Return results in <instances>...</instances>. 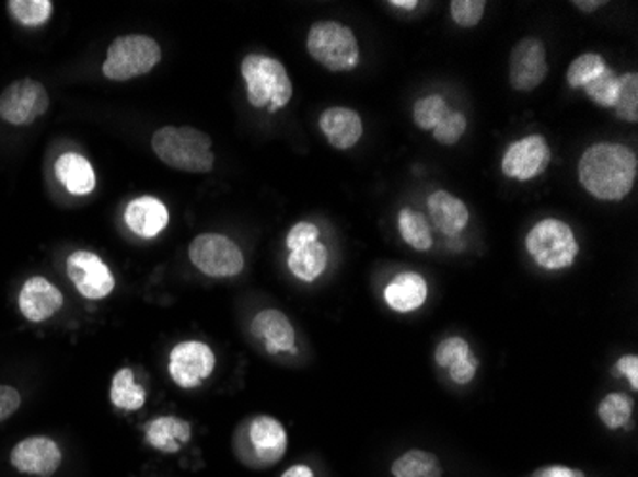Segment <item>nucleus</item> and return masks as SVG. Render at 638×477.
Instances as JSON below:
<instances>
[{
    "label": "nucleus",
    "mask_w": 638,
    "mask_h": 477,
    "mask_svg": "<svg viewBox=\"0 0 638 477\" xmlns=\"http://www.w3.org/2000/svg\"><path fill=\"white\" fill-rule=\"evenodd\" d=\"M579 182L599 201H622L637 179L638 159L624 143H594L581 155Z\"/></svg>",
    "instance_id": "f257e3e1"
},
{
    "label": "nucleus",
    "mask_w": 638,
    "mask_h": 477,
    "mask_svg": "<svg viewBox=\"0 0 638 477\" xmlns=\"http://www.w3.org/2000/svg\"><path fill=\"white\" fill-rule=\"evenodd\" d=\"M151 148L163 163L189 174H207L214 168L209 136L192 127H163L151 138Z\"/></svg>",
    "instance_id": "f03ea898"
},
{
    "label": "nucleus",
    "mask_w": 638,
    "mask_h": 477,
    "mask_svg": "<svg viewBox=\"0 0 638 477\" xmlns=\"http://www.w3.org/2000/svg\"><path fill=\"white\" fill-rule=\"evenodd\" d=\"M241 77L247 84L248 104L270 113L283 109L293 97V82L281 61L264 54H248L241 61Z\"/></svg>",
    "instance_id": "7ed1b4c3"
},
{
    "label": "nucleus",
    "mask_w": 638,
    "mask_h": 477,
    "mask_svg": "<svg viewBox=\"0 0 638 477\" xmlns=\"http://www.w3.org/2000/svg\"><path fill=\"white\" fill-rule=\"evenodd\" d=\"M233 449L241 463L248 468H270L286 456V428L278 418L266 415L248 418L233 435Z\"/></svg>",
    "instance_id": "20e7f679"
},
{
    "label": "nucleus",
    "mask_w": 638,
    "mask_h": 477,
    "mask_svg": "<svg viewBox=\"0 0 638 477\" xmlns=\"http://www.w3.org/2000/svg\"><path fill=\"white\" fill-rule=\"evenodd\" d=\"M527 254L547 271L570 268L579 254L570 225L558 218H545L533 225L526 237Z\"/></svg>",
    "instance_id": "39448f33"
},
{
    "label": "nucleus",
    "mask_w": 638,
    "mask_h": 477,
    "mask_svg": "<svg viewBox=\"0 0 638 477\" xmlns=\"http://www.w3.org/2000/svg\"><path fill=\"white\" fill-rule=\"evenodd\" d=\"M306 48L317 63L335 73L352 71L360 61V46L353 31L330 20L310 27Z\"/></svg>",
    "instance_id": "423d86ee"
},
{
    "label": "nucleus",
    "mask_w": 638,
    "mask_h": 477,
    "mask_svg": "<svg viewBox=\"0 0 638 477\" xmlns=\"http://www.w3.org/2000/svg\"><path fill=\"white\" fill-rule=\"evenodd\" d=\"M161 46L148 35H125L115 38L104 63V75L109 81H130L150 73L161 61Z\"/></svg>",
    "instance_id": "0eeeda50"
},
{
    "label": "nucleus",
    "mask_w": 638,
    "mask_h": 477,
    "mask_svg": "<svg viewBox=\"0 0 638 477\" xmlns=\"http://www.w3.org/2000/svg\"><path fill=\"white\" fill-rule=\"evenodd\" d=\"M189 260L209 277H235L245 268V258L232 238L220 233H204L192 241Z\"/></svg>",
    "instance_id": "6e6552de"
},
{
    "label": "nucleus",
    "mask_w": 638,
    "mask_h": 477,
    "mask_svg": "<svg viewBox=\"0 0 638 477\" xmlns=\"http://www.w3.org/2000/svg\"><path fill=\"white\" fill-rule=\"evenodd\" d=\"M217 367L214 351L205 342L188 340L174 346L169 358V373L173 381L184 389L201 386Z\"/></svg>",
    "instance_id": "1a4fd4ad"
},
{
    "label": "nucleus",
    "mask_w": 638,
    "mask_h": 477,
    "mask_svg": "<svg viewBox=\"0 0 638 477\" xmlns=\"http://www.w3.org/2000/svg\"><path fill=\"white\" fill-rule=\"evenodd\" d=\"M48 94L46 89L37 81L23 79V81L12 82L0 96V117L15 125H31L37 120L43 113L48 109Z\"/></svg>",
    "instance_id": "9d476101"
},
{
    "label": "nucleus",
    "mask_w": 638,
    "mask_h": 477,
    "mask_svg": "<svg viewBox=\"0 0 638 477\" xmlns=\"http://www.w3.org/2000/svg\"><path fill=\"white\" fill-rule=\"evenodd\" d=\"M550 158L553 155L545 136H526L507 148L501 159V171L507 178L530 182L547 171Z\"/></svg>",
    "instance_id": "9b49d317"
},
{
    "label": "nucleus",
    "mask_w": 638,
    "mask_h": 477,
    "mask_svg": "<svg viewBox=\"0 0 638 477\" xmlns=\"http://www.w3.org/2000/svg\"><path fill=\"white\" fill-rule=\"evenodd\" d=\"M68 276L84 299H106L115 289V279L109 268L98 254L89 251H77L69 256Z\"/></svg>",
    "instance_id": "f8f14e48"
},
{
    "label": "nucleus",
    "mask_w": 638,
    "mask_h": 477,
    "mask_svg": "<svg viewBox=\"0 0 638 477\" xmlns=\"http://www.w3.org/2000/svg\"><path fill=\"white\" fill-rule=\"evenodd\" d=\"M548 75L547 50L540 38H522L512 48L511 84L519 92H532Z\"/></svg>",
    "instance_id": "ddd939ff"
},
{
    "label": "nucleus",
    "mask_w": 638,
    "mask_h": 477,
    "mask_svg": "<svg viewBox=\"0 0 638 477\" xmlns=\"http://www.w3.org/2000/svg\"><path fill=\"white\" fill-rule=\"evenodd\" d=\"M15 470L30 476L50 477L61 464V451L56 441L45 435H35L20 441L10 455Z\"/></svg>",
    "instance_id": "4468645a"
},
{
    "label": "nucleus",
    "mask_w": 638,
    "mask_h": 477,
    "mask_svg": "<svg viewBox=\"0 0 638 477\" xmlns=\"http://www.w3.org/2000/svg\"><path fill=\"white\" fill-rule=\"evenodd\" d=\"M251 333L263 340L264 348L271 356L276 353H297L294 348V327L283 312L279 310H263L251 323Z\"/></svg>",
    "instance_id": "2eb2a0df"
},
{
    "label": "nucleus",
    "mask_w": 638,
    "mask_h": 477,
    "mask_svg": "<svg viewBox=\"0 0 638 477\" xmlns=\"http://www.w3.org/2000/svg\"><path fill=\"white\" fill-rule=\"evenodd\" d=\"M20 312L31 323L50 319L63 306L61 292L45 277H31L20 292Z\"/></svg>",
    "instance_id": "dca6fc26"
},
{
    "label": "nucleus",
    "mask_w": 638,
    "mask_h": 477,
    "mask_svg": "<svg viewBox=\"0 0 638 477\" xmlns=\"http://www.w3.org/2000/svg\"><path fill=\"white\" fill-rule=\"evenodd\" d=\"M436 363L440 369H445L451 381L459 386H466L474 381L478 371V359L474 356L471 346L461 336H450L436 348Z\"/></svg>",
    "instance_id": "f3484780"
},
{
    "label": "nucleus",
    "mask_w": 638,
    "mask_h": 477,
    "mask_svg": "<svg viewBox=\"0 0 638 477\" xmlns=\"http://www.w3.org/2000/svg\"><path fill=\"white\" fill-rule=\"evenodd\" d=\"M427 299V279L417 271H402L384 287V302L398 314H411L425 306Z\"/></svg>",
    "instance_id": "a211bd4d"
},
{
    "label": "nucleus",
    "mask_w": 638,
    "mask_h": 477,
    "mask_svg": "<svg viewBox=\"0 0 638 477\" xmlns=\"http://www.w3.org/2000/svg\"><path fill=\"white\" fill-rule=\"evenodd\" d=\"M320 128L335 150H350L363 136V123L353 109L329 107L320 117Z\"/></svg>",
    "instance_id": "6ab92c4d"
},
{
    "label": "nucleus",
    "mask_w": 638,
    "mask_h": 477,
    "mask_svg": "<svg viewBox=\"0 0 638 477\" xmlns=\"http://www.w3.org/2000/svg\"><path fill=\"white\" fill-rule=\"evenodd\" d=\"M427 205L430 220H432L436 230L442 235L455 237L468 225L471 212L466 209L465 202L448 194V191L438 189V191L428 197Z\"/></svg>",
    "instance_id": "aec40b11"
},
{
    "label": "nucleus",
    "mask_w": 638,
    "mask_h": 477,
    "mask_svg": "<svg viewBox=\"0 0 638 477\" xmlns=\"http://www.w3.org/2000/svg\"><path fill=\"white\" fill-rule=\"evenodd\" d=\"M125 222L140 237H155L169 224V210L155 197H138L125 210Z\"/></svg>",
    "instance_id": "412c9836"
},
{
    "label": "nucleus",
    "mask_w": 638,
    "mask_h": 477,
    "mask_svg": "<svg viewBox=\"0 0 638 477\" xmlns=\"http://www.w3.org/2000/svg\"><path fill=\"white\" fill-rule=\"evenodd\" d=\"M146 440L161 453H178L192 440V426L176 417H159L148 424Z\"/></svg>",
    "instance_id": "4be33fe9"
},
{
    "label": "nucleus",
    "mask_w": 638,
    "mask_h": 477,
    "mask_svg": "<svg viewBox=\"0 0 638 477\" xmlns=\"http://www.w3.org/2000/svg\"><path fill=\"white\" fill-rule=\"evenodd\" d=\"M56 178L73 195H89L96 187V174L92 164L89 159L77 153H66L56 161Z\"/></svg>",
    "instance_id": "5701e85b"
},
{
    "label": "nucleus",
    "mask_w": 638,
    "mask_h": 477,
    "mask_svg": "<svg viewBox=\"0 0 638 477\" xmlns=\"http://www.w3.org/2000/svg\"><path fill=\"white\" fill-rule=\"evenodd\" d=\"M327 261H329L327 246L316 241V243H310L302 248L291 251L289 258H287V266L297 279H301L304 283H312V281H316L317 277L323 276V271L327 268Z\"/></svg>",
    "instance_id": "b1692460"
},
{
    "label": "nucleus",
    "mask_w": 638,
    "mask_h": 477,
    "mask_svg": "<svg viewBox=\"0 0 638 477\" xmlns=\"http://www.w3.org/2000/svg\"><path fill=\"white\" fill-rule=\"evenodd\" d=\"M394 477H443L442 464L432 453L411 449L392 464Z\"/></svg>",
    "instance_id": "393cba45"
},
{
    "label": "nucleus",
    "mask_w": 638,
    "mask_h": 477,
    "mask_svg": "<svg viewBox=\"0 0 638 477\" xmlns=\"http://www.w3.org/2000/svg\"><path fill=\"white\" fill-rule=\"evenodd\" d=\"M398 230L399 235L406 241L407 245L415 248V251H419V253L430 251L434 245L428 220L417 210L407 209V207L399 210Z\"/></svg>",
    "instance_id": "a878e982"
},
{
    "label": "nucleus",
    "mask_w": 638,
    "mask_h": 477,
    "mask_svg": "<svg viewBox=\"0 0 638 477\" xmlns=\"http://www.w3.org/2000/svg\"><path fill=\"white\" fill-rule=\"evenodd\" d=\"M112 403L117 409H142L146 403V389L140 384H136L135 373L130 369H120L113 376Z\"/></svg>",
    "instance_id": "bb28decb"
},
{
    "label": "nucleus",
    "mask_w": 638,
    "mask_h": 477,
    "mask_svg": "<svg viewBox=\"0 0 638 477\" xmlns=\"http://www.w3.org/2000/svg\"><path fill=\"white\" fill-rule=\"evenodd\" d=\"M633 399L625 394H608L599 405V417L608 430H622L631 422Z\"/></svg>",
    "instance_id": "cd10ccee"
},
{
    "label": "nucleus",
    "mask_w": 638,
    "mask_h": 477,
    "mask_svg": "<svg viewBox=\"0 0 638 477\" xmlns=\"http://www.w3.org/2000/svg\"><path fill=\"white\" fill-rule=\"evenodd\" d=\"M606 68L608 66L601 54H581L579 58L571 61L568 73H566V82L570 84V89H585L587 84L593 81L594 77L601 75Z\"/></svg>",
    "instance_id": "c85d7f7f"
},
{
    "label": "nucleus",
    "mask_w": 638,
    "mask_h": 477,
    "mask_svg": "<svg viewBox=\"0 0 638 477\" xmlns=\"http://www.w3.org/2000/svg\"><path fill=\"white\" fill-rule=\"evenodd\" d=\"M617 117L627 123L638 120V75L627 73L617 79L616 102H614Z\"/></svg>",
    "instance_id": "c756f323"
},
{
    "label": "nucleus",
    "mask_w": 638,
    "mask_h": 477,
    "mask_svg": "<svg viewBox=\"0 0 638 477\" xmlns=\"http://www.w3.org/2000/svg\"><path fill=\"white\" fill-rule=\"evenodd\" d=\"M8 10L22 25L38 27L48 22V18L53 14V2L50 0H10Z\"/></svg>",
    "instance_id": "7c9ffc66"
},
{
    "label": "nucleus",
    "mask_w": 638,
    "mask_h": 477,
    "mask_svg": "<svg viewBox=\"0 0 638 477\" xmlns=\"http://www.w3.org/2000/svg\"><path fill=\"white\" fill-rule=\"evenodd\" d=\"M448 112H450L448 102L440 94L421 97L414 105L415 125L421 130H434L438 123L448 115Z\"/></svg>",
    "instance_id": "2f4dec72"
},
{
    "label": "nucleus",
    "mask_w": 638,
    "mask_h": 477,
    "mask_svg": "<svg viewBox=\"0 0 638 477\" xmlns=\"http://www.w3.org/2000/svg\"><path fill=\"white\" fill-rule=\"evenodd\" d=\"M617 79L614 69L606 68L601 75L594 77L593 81L587 84L585 94L591 97V102L601 107H614L617 94Z\"/></svg>",
    "instance_id": "473e14b6"
},
{
    "label": "nucleus",
    "mask_w": 638,
    "mask_h": 477,
    "mask_svg": "<svg viewBox=\"0 0 638 477\" xmlns=\"http://www.w3.org/2000/svg\"><path fill=\"white\" fill-rule=\"evenodd\" d=\"M466 130V117L461 112H448V115L443 117L438 127L432 130L434 135L436 142L442 143V146H455V143L463 138Z\"/></svg>",
    "instance_id": "72a5a7b5"
},
{
    "label": "nucleus",
    "mask_w": 638,
    "mask_h": 477,
    "mask_svg": "<svg viewBox=\"0 0 638 477\" xmlns=\"http://www.w3.org/2000/svg\"><path fill=\"white\" fill-rule=\"evenodd\" d=\"M450 7L453 22L457 23L459 27L468 30L480 23L488 4L484 0H453Z\"/></svg>",
    "instance_id": "f704fd0d"
},
{
    "label": "nucleus",
    "mask_w": 638,
    "mask_h": 477,
    "mask_svg": "<svg viewBox=\"0 0 638 477\" xmlns=\"http://www.w3.org/2000/svg\"><path fill=\"white\" fill-rule=\"evenodd\" d=\"M317 237H320L317 225L312 224V222H299L291 228V232L287 233V248L291 253V251L302 248L310 243H316Z\"/></svg>",
    "instance_id": "c9c22d12"
},
{
    "label": "nucleus",
    "mask_w": 638,
    "mask_h": 477,
    "mask_svg": "<svg viewBox=\"0 0 638 477\" xmlns=\"http://www.w3.org/2000/svg\"><path fill=\"white\" fill-rule=\"evenodd\" d=\"M22 397L12 386H0V422H4L20 409Z\"/></svg>",
    "instance_id": "e433bc0d"
},
{
    "label": "nucleus",
    "mask_w": 638,
    "mask_h": 477,
    "mask_svg": "<svg viewBox=\"0 0 638 477\" xmlns=\"http://www.w3.org/2000/svg\"><path fill=\"white\" fill-rule=\"evenodd\" d=\"M617 373L629 381L633 389H638V358L637 356H624L617 361Z\"/></svg>",
    "instance_id": "4c0bfd02"
},
{
    "label": "nucleus",
    "mask_w": 638,
    "mask_h": 477,
    "mask_svg": "<svg viewBox=\"0 0 638 477\" xmlns=\"http://www.w3.org/2000/svg\"><path fill=\"white\" fill-rule=\"evenodd\" d=\"M532 477H587L581 470H573L568 466H543L535 470Z\"/></svg>",
    "instance_id": "58836bf2"
},
{
    "label": "nucleus",
    "mask_w": 638,
    "mask_h": 477,
    "mask_svg": "<svg viewBox=\"0 0 638 477\" xmlns=\"http://www.w3.org/2000/svg\"><path fill=\"white\" fill-rule=\"evenodd\" d=\"M281 477H314V472L306 464H297V466H291Z\"/></svg>",
    "instance_id": "ea45409f"
},
{
    "label": "nucleus",
    "mask_w": 638,
    "mask_h": 477,
    "mask_svg": "<svg viewBox=\"0 0 638 477\" xmlns=\"http://www.w3.org/2000/svg\"><path fill=\"white\" fill-rule=\"evenodd\" d=\"M604 4H606V2H596V0H576V2H573V7H578L579 10H583V12H594V10L604 7Z\"/></svg>",
    "instance_id": "a19ab883"
},
{
    "label": "nucleus",
    "mask_w": 638,
    "mask_h": 477,
    "mask_svg": "<svg viewBox=\"0 0 638 477\" xmlns=\"http://www.w3.org/2000/svg\"><path fill=\"white\" fill-rule=\"evenodd\" d=\"M388 4L394 8H402V10H415V8L419 7L417 0H391Z\"/></svg>",
    "instance_id": "79ce46f5"
}]
</instances>
